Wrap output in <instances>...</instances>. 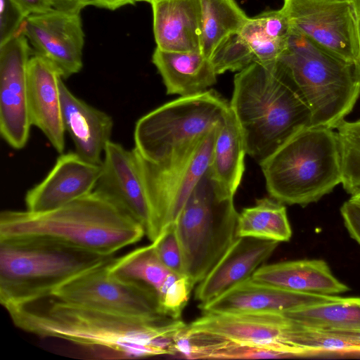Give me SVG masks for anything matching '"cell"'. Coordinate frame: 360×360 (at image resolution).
Listing matches in <instances>:
<instances>
[{"mask_svg":"<svg viewBox=\"0 0 360 360\" xmlns=\"http://www.w3.org/2000/svg\"><path fill=\"white\" fill-rule=\"evenodd\" d=\"M278 242L236 237L215 266L200 281L195 299L208 302L235 285L252 276L274 253Z\"/></svg>","mask_w":360,"mask_h":360,"instance_id":"ac0fdd59","label":"cell"},{"mask_svg":"<svg viewBox=\"0 0 360 360\" xmlns=\"http://www.w3.org/2000/svg\"><path fill=\"white\" fill-rule=\"evenodd\" d=\"M152 243L165 266L176 274L185 275L181 250L174 224L169 226Z\"/></svg>","mask_w":360,"mask_h":360,"instance_id":"d6a6232c","label":"cell"},{"mask_svg":"<svg viewBox=\"0 0 360 360\" xmlns=\"http://www.w3.org/2000/svg\"><path fill=\"white\" fill-rule=\"evenodd\" d=\"M60 89L63 124L75 152L86 160L101 165L105 146L111 140L112 117L75 96L63 79Z\"/></svg>","mask_w":360,"mask_h":360,"instance_id":"d6986e66","label":"cell"},{"mask_svg":"<svg viewBox=\"0 0 360 360\" xmlns=\"http://www.w3.org/2000/svg\"><path fill=\"white\" fill-rule=\"evenodd\" d=\"M229 105L247 154L259 164L295 134L312 127L307 101L278 60L253 63L239 71Z\"/></svg>","mask_w":360,"mask_h":360,"instance_id":"3957f363","label":"cell"},{"mask_svg":"<svg viewBox=\"0 0 360 360\" xmlns=\"http://www.w3.org/2000/svg\"><path fill=\"white\" fill-rule=\"evenodd\" d=\"M19 32L34 47V54L50 62L63 79L79 72L83 66L84 33L80 13L55 8L28 15Z\"/></svg>","mask_w":360,"mask_h":360,"instance_id":"4fadbf2b","label":"cell"},{"mask_svg":"<svg viewBox=\"0 0 360 360\" xmlns=\"http://www.w3.org/2000/svg\"><path fill=\"white\" fill-rule=\"evenodd\" d=\"M108 269L117 276L149 286L155 291L159 301L182 275L170 271L163 264L153 243L113 258Z\"/></svg>","mask_w":360,"mask_h":360,"instance_id":"d4e9b609","label":"cell"},{"mask_svg":"<svg viewBox=\"0 0 360 360\" xmlns=\"http://www.w3.org/2000/svg\"><path fill=\"white\" fill-rule=\"evenodd\" d=\"M31 51L20 32L0 46V133L15 150L26 146L32 126L27 82Z\"/></svg>","mask_w":360,"mask_h":360,"instance_id":"7c38bea8","label":"cell"},{"mask_svg":"<svg viewBox=\"0 0 360 360\" xmlns=\"http://www.w3.org/2000/svg\"><path fill=\"white\" fill-rule=\"evenodd\" d=\"M330 330L347 342L360 347V328L355 329H327ZM360 353V352H359Z\"/></svg>","mask_w":360,"mask_h":360,"instance_id":"f35d334b","label":"cell"},{"mask_svg":"<svg viewBox=\"0 0 360 360\" xmlns=\"http://www.w3.org/2000/svg\"><path fill=\"white\" fill-rule=\"evenodd\" d=\"M112 258L44 240H0V302L6 307L48 295Z\"/></svg>","mask_w":360,"mask_h":360,"instance_id":"52a82bcc","label":"cell"},{"mask_svg":"<svg viewBox=\"0 0 360 360\" xmlns=\"http://www.w3.org/2000/svg\"><path fill=\"white\" fill-rule=\"evenodd\" d=\"M150 4L157 48L201 52L200 0H153Z\"/></svg>","mask_w":360,"mask_h":360,"instance_id":"ffe728a7","label":"cell"},{"mask_svg":"<svg viewBox=\"0 0 360 360\" xmlns=\"http://www.w3.org/2000/svg\"><path fill=\"white\" fill-rule=\"evenodd\" d=\"M337 295L292 292L254 281L251 277L238 283L215 299L200 304L207 313H283L297 308L334 301Z\"/></svg>","mask_w":360,"mask_h":360,"instance_id":"2e32d148","label":"cell"},{"mask_svg":"<svg viewBox=\"0 0 360 360\" xmlns=\"http://www.w3.org/2000/svg\"><path fill=\"white\" fill-rule=\"evenodd\" d=\"M112 259L77 274L48 295L68 304L129 316H167L153 289L109 271Z\"/></svg>","mask_w":360,"mask_h":360,"instance_id":"30bf717a","label":"cell"},{"mask_svg":"<svg viewBox=\"0 0 360 360\" xmlns=\"http://www.w3.org/2000/svg\"><path fill=\"white\" fill-rule=\"evenodd\" d=\"M62 79L47 60L37 54L30 57L27 67L30 121L59 153H63L65 146L60 89Z\"/></svg>","mask_w":360,"mask_h":360,"instance_id":"e0dca14e","label":"cell"},{"mask_svg":"<svg viewBox=\"0 0 360 360\" xmlns=\"http://www.w3.org/2000/svg\"><path fill=\"white\" fill-rule=\"evenodd\" d=\"M292 321L321 329L360 328V297H342L282 313Z\"/></svg>","mask_w":360,"mask_h":360,"instance_id":"83f0119b","label":"cell"},{"mask_svg":"<svg viewBox=\"0 0 360 360\" xmlns=\"http://www.w3.org/2000/svg\"><path fill=\"white\" fill-rule=\"evenodd\" d=\"M291 345L300 356L324 352H360V347L347 342L330 330L308 327L296 322L292 333Z\"/></svg>","mask_w":360,"mask_h":360,"instance_id":"f546056e","label":"cell"},{"mask_svg":"<svg viewBox=\"0 0 360 360\" xmlns=\"http://www.w3.org/2000/svg\"><path fill=\"white\" fill-rule=\"evenodd\" d=\"M144 235L139 222L96 191L46 212L5 210L0 214V240H44L104 256H112Z\"/></svg>","mask_w":360,"mask_h":360,"instance_id":"7a4b0ae2","label":"cell"},{"mask_svg":"<svg viewBox=\"0 0 360 360\" xmlns=\"http://www.w3.org/2000/svg\"><path fill=\"white\" fill-rule=\"evenodd\" d=\"M53 8L67 13H80L84 8L82 0H49Z\"/></svg>","mask_w":360,"mask_h":360,"instance_id":"74e56055","label":"cell"},{"mask_svg":"<svg viewBox=\"0 0 360 360\" xmlns=\"http://www.w3.org/2000/svg\"><path fill=\"white\" fill-rule=\"evenodd\" d=\"M217 75L226 71H240L255 63L248 42L239 32L228 37L210 58Z\"/></svg>","mask_w":360,"mask_h":360,"instance_id":"4dcf8cb0","label":"cell"},{"mask_svg":"<svg viewBox=\"0 0 360 360\" xmlns=\"http://www.w3.org/2000/svg\"><path fill=\"white\" fill-rule=\"evenodd\" d=\"M281 9L292 32L338 57L355 63L359 44L352 0H284Z\"/></svg>","mask_w":360,"mask_h":360,"instance_id":"8fae6325","label":"cell"},{"mask_svg":"<svg viewBox=\"0 0 360 360\" xmlns=\"http://www.w3.org/2000/svg\"><path fill=\"white\" fill-rule=\"evenodd\" d=\"M229 108V103L212 89L180 96L138 120L134 148L146 160L161 162L217 127Z\"/></svg>","mask_w":360,"mask_h":360,"instance_id":"ba28073f","label":"cell"},{"mask_svg":"<svg viewBox=\"0 0 360 360\" xmlns=\"http://www.w3.org/2000/svg\"><path fill=\"white\" fill-rule=\"evenodd\" d=\"M249 44L255 63H266L277 60L287 46V39L276 40L267 37L256 18H248L238 32Z\"/></svg>","mask_w":360,"mask_h":360,"instance_id":"1f68e13d","label":"cell"},{"mask_svg":"<svg viewBox=\"0 0 360 360\" xmlns=\"http://www.w3.org/2000/svg\"><path fill=\"white\" fill-rule=\"evenodd\" d=\"M94 191L108 197L139 222L150 240L152 211L133 149L127 150L111 140L107 143Z\"/></svg>","mask_w":360,"mask_h":360,"instance_id":"5bb4252c","label":"cell"},{"mask_svg":"<svg viewBox=\"0 0 360 360\" xmlns=\"http://www.w3.org/2000/svg\"><path fill=\"white\" fill-rule=\"evenodd\" d=\"M176 356L186 359H246L289 358L282 352L243 344L187 326L175 338Z\"/></svg>","mask_w":360,"mask_h":360,"instance_id":"603a6c76","label":"cell"},{"mask_svg":"<svg viewBox=\"0 0 360 360\" xmlns=\"http://www.w3.org/2000/svg\"><path fill=\"white\" fill-rule=\"evenodd\" d=\"M27 17L15 0H0V46L18 33Z\"/></svg>","mask_w":360,"mask_h":360,"instance_id":"836d02e7","label":"cell"},{"mask_svg":"<svg viewBox=\"0 0 360 360\" xmlns=\"http://www.w3.org/2000/svg\"><path fill=\"white\" fill-rule=\"evenodd\" d=\"M217 127L185 150L159 163L146 160L133 148L152 211L151 243L174 224L208 170Z\"/></svg>","mask_w":360,"mask_h":360,"instance_id":"9c48e42d","label":"cell"},{"mask_svg":"<svg viewBox=\"0 0 360 360\" xmlns=\"http://www.w3.org/2000/svg\"><path fill=\"white\" fill-rule=\"evenodd\" d=\"M350 199L360 204V193L351 196Z\"/></svg>","mask_w":360,"mask_h":360,"instance_id":"60d3db41","label":"cell"},{"mask_svg":"<svg viewBox=\"0 0 360 360\" xmlns=\"http://www.w3.org/2000/svg\"><path fill=\"white\" fill-rule=\"evenodd\" d=\"M6 309L19 328L89 348L105 358L175 356V338L186 324L168 316L140 318L68 304L49 295Z\"/></svg>","mask_w":360,"mask_h":360,"instance_id":"6da1fadb","label":"cell"},{"mask_svg":"<svg viewBox=\"0 0 360 360\" xmlns=\"http://www.w3.org/2000/svg\"><path fill=\"white\" fill-rule=\"evenodd\" d=\"M28 16L48 12L53 9L49 0H15Z\"/></svg>","mask_w":360,"mask_h":360,"instance_id":"d590c367","label":"cell"},{"mask_svg":"<svg viewBox=\"0 0 360 360\" xmlns=\"http://www.w3.org/2000/svg\"><path fill=\"white\" fill-rule=\"evenodd\" d=\"M137 0H82L83 7L94 6L109 10H116L128 4H135Z\"/></svg>","mask_w":360,"mask_h":360,"instance_id":"8d00e7d4","label":"cell"},{"mask_svg":"<svg viewBox=\"0 0 360 360\" xmlns=\"http://www.w3.org/2000/svg\"><path fill=\"white\" fill-rule=\"evenodd\" d=\"M246 154L242 131L230 108L217 129L208 170L212 177L233 195L241 182Z\"/></svg>","mask_w":360,"mask_h":360,"instance_id":"cb8c5ba5","label":"cell"},{"mask_svg":"<svg viewBox=\"0 0 360 360\" xmlns=\"http://www.w3.org/2000/svg\"><path fill=\"white\" fill-rule=\"evenodd\" d=\"M152 61L162 78L167 94L195 95L217 82L218 75L210 60L200 51H167L156 47Z\"/></svg>","mask_w":360,"mask_h":360,"instance_id":"7402d4cb","label":"cell"},{"mask_svg":"<svg viewBox=\"0 0 360 360\" xmlns=\"http://www.w3.org/2000/svg\"><path fill=\"white\" fill-rule=\"evenodd\" d=\"M356 15L357 37L359 52L357 58L354 63L357 74L360 78V0H352Z\"/></svg>","mask_w":360,"mask_h":360,"instance_id":"ab89813d","label":"cell"},{"mask_svg":"<svg viewBox=\"0 0 360 360\" xmlns=\"http://www.w3.org/2000/svg\"><path fill=\"white\" fill-rule=\"evenodd\" d=\"M236 237H250L281 242L288 241L292 229L284 205L271 198L258 199L255 205L238 214Z\"/></svg>","mask_w":360,"mask_h":360,"instance_id":"484cf974","label":"cell"},{"mask_svg":"<svg viewBox=\"0 0 360 360\" xmlns=\"http://www.w3.org/2000/svg\"><path fill=\"white\" fill-rule=\"evenodd\" d=\"M201 53L210 58L230 35L238 32L248 20L235 0H200Z\"/></svg>","mask_w":360,"mask_h":360,"instance_id":"4316f807","label":"cell"},{"mask_svg":"<svg viewBox=\"0 0 360 360\" xmlns=\"http://www.w3.org/2000/svg\"><path fill=\"white\" fill-rule=\"evenodd\" d=\"M271 198L304 207L342 182V159L336 131L307 127L259 163Z\"/></svg>","mask_w":360,"mask_h":360,"instance_id":"277c9868","label":"cell"},{"mask_svg":"<svg viewBox=\"0 0 360 360\" xmlns=\"http://www.w3.org/2000/svg\"><path fill=\"white\" fill-rule=\"evenodd\" d=\"M151 1H153V0H137V1H146L148 3H150Z\"/></svg>","mask_w":360,"mask_h":360,"instance_id":"b9f144b4","label":"cell"},{"mask_svg":"<svg viewBox=\"0 0 360 360\" xmlns=\"http://www.w3.org/2000/svg\"><path fill=\"white\" fill-rule=\"evenodd\" d=\"M277 60L307 101L312 127L334 129L352 110L360 96V78L354 63L292 31Z\"/></svg>","mask_w":360,"mask_h":360,"instance_id":"5b68a950","label":"cell"},{"mask_svg":"<svg viewBox=\"0 0 360 360\" xmlns=\"http://www.w3.org/2000/svg\"><path fill=\"white\" fill-rule=\"evenodd\" d=\"M101 172V165L76 152L61 153L46 176L26 193V210L46 212L85 196L94 191Z\"/></svg>","mask_w":360,"mask_h":360,"instance_id":"9a60e30c","label":"cell"},{"mask_svg":"<svg viewBox=\"0 0 360 360\" xmlns=\"http://www.w3.org/2000/svg\"><path fill=\"white\" fill-rule=\"evenodd\" d=\"M342 159V185L351 196L360 193V119L337 127Z\"/></svg>","mask_w":360,"mask_h":360,"instance_id":"f1b7e54d","label":"cell"},{"mask_svg":"<svg viewBox=\"0 0 360 360\" xmlns=\"http://www.w3.org/2000/svg\"><path fill=\"white\" fill-rule=\"evenodd\" d=\"M340 214L350 237L360 245V204L349 198L342 205Z\"/></svg>","mask_w":360,"mask_h":360,"instance_id":"e575fe53","label":"cell"},{"mask_svg":"<svg viewBox=\"0 0 360 360\" xmlns=\"http://www.w3.org/2000/svg\"><path fill=\"white\" fill-rule=\"evenodd\" d=\"M251 278L259 283L285 290L337 295L349 290L323 259L286 261L259 266Z\"/></svg>","mask_w":360,"mask_h":360,"instance_id":"44dd1931","label":"cell"},{"mask_svg":"<svg viewBox=\"0 0 360 360\" xmlns=\"http://www.w3.org/2000/svg\"><path fill=\"white\" fill-rule=\"evenodd\" d=\"M233 197L207 170L172 224L185 275L193 285L205 278L236 238L239 214Z\"/></svg>","mask_w":360,"mask_h":360,"instance_id":"8992f818","label":"cell"}]
</instances>
